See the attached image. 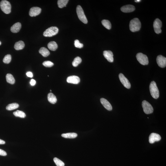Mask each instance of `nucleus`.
<instances>
[{"label":"nucleus","instance_id":"nucleus-1","mask_svg":"<svg viewBox=\"0 0 166 166\" xmlns=\"http://www.w3.org/2000/svg\"><path fill=\"white\" fill-rule=\"evenodd\" d=\"M141 23L137 18L131 20L130 23V30L132 32L139 31L141 28Z\"/></svg>","mask_w":166,"mask_h":166},{"label":"nucleus","instance_id":"nucleus-2","mask_svg":"<svg viewBox=\"0 0 166 166\" xmlns=\"http://www.w3.org/2000/svg\"><path fill=\"white\" fill-rule=\"evenodd\" d=\"M149 90L151 95L155 99H158L159 96V92L155 82H151L149 85Z\"/></svg>","mask_w":166,"mask_h":166},{"label":"nucleus","instance_id":"nucleus-3","mask_svg":"<svg viewBox=\"0 0 166 166\" xmlns=\"http://www.w3.org/2000/svg\"><path fill=\"white\" fill-rule=\"evenodd\" d=\"M0 7L1 10L6 14H9L11 12V5L8 1L3 0L0 3Z\"/></svg>","mask_w":166,"mask_h":166},{"label":"nucleus","instance_id":"nucleus-4","mask_svg":"<svg viewBox=\"0 0 166 166\" xmlns=\"http://www.w3.org/2000/svg\"><path fill=\"white\" fill-rule=\"evenodd\" d=\"M76 12L77 16L81 21L85 24L87 23V19L85 15L84 10L80 5H78L76 8Z\"/></svg>","mask_w":166,"mask_h":166},{"label":"nucleus","instance_id":"nucleus-5","mask_svg":"<svg viewBox=\"0 0 166 166\" xmlns=\"http://www.w3.org/2000/svg\"><path fill=\"white\" fill-rule=\"evenodd\" d=\"M58 29L56 27H51L44 31L43 33L44 36L51 37L56 35L58 32Z\"/></svg>","mask_w":166,"mask_h":166},{"label":"nucleus","instance_id":"nucleus-6","mask_svg":"<svg viewBox=\"0 0 166 166\" xmlns=\"http://www.w3.org/2000/svg\"><path fill=\"white\" fill-rule=\"evenodd\" d=\"M136 57L138 62L142 65H146L148 64V59L146 55L139 53L136 54Z\"/></svg>","mask_w":166,"mask_h":166},{"label":"nucleus","instance_id":"nucleus-7","mask_svg":"<svg viewBox=\"0 0 166 166\" xmlns=\"http://www.w3.org/2000/svg\"><path fill=\"white\" fill-rule=\"evenodd\" d=\"M142 106L144 112L145 114H149L153 113L154 109L150 103L147 101L144 100L142 102Z\"/></svg>","mask_w":166,"mask_h":166},{"label":"nucleus","instance_id":"nucleus-8","mask_svg":"<svg viewBox=\"0 0 166 166\" xmlns=\"http://www.w3.org/2000/svg\"><path fill=\"white\" fill-rule=\"evenodd\" d=\"M162 22L159 18H156L154 20L153 27H154L155 32L157 34H160L162 32L161 29L162 27Z\"/></svg>","mask_w":166,"mask_h":166},{"label":"nucleus","instance_id":"nucleus-9","mask_svg":"<svg viewBox=\"0 0 166 166\" xmlns=\"http://www.w3.org/2000/svg\"><path fill=\"white\" fill-rule=\"evenodd\" d=\"M119 77L121 82L124 86L127 89H130L131 87V84L130 82L123 74L120 73L119 75Z\"/></svg>","mask_w":166,"mask_h":166},{"label":"nucleus","instance_id":"nucleus-10","mask_svg":"<svg viewBox=\"0 0 166 166\" xmlns=\"http://www.w3.org/2000/svg\"><path fill=\"white\" fill-rule=\"evenodd\" d=\"M157 63L160 67L164 68L166 66V58L162 56V55H159L157 57L156 59Z\"/></svg>","mask_w":166,"mask_h":166},{"label":"nucleus","instance_id":"nucleus-11","mask_svg":"<svg viewBox=\"0 0 166 166\" xmlns=\"http://www.w3.org/2000/svg\"><path fill=\"white\" fill-rule=\"evenodd\" d=\"M161 139V136L159 134L155 133H152L149 135V142L150 143L153 144L155 142L160 141Z\"/></svg>","mask_w":166,"mask_h":166},{"label":"nucleus","instance_id":"nucleus-12","mask_svg":"<svg viewBox=\"0 0 166 166\" xmlns=\"http://www.w3.org/2000/svg\"><path fill=\"white\" fill-rule=\"evenodd\" d=\"M41 9L38 7H33L31 8L29 12L30 16H36L39 14L41 12Z\"/></svg>","mask_w":166,"mask_h":166},{"label":"nucleus","instance_id":"nucleus-13","mask_svg":"<svg viewBox=\"0 0 166 166\" xmlns=\"http://www.w3.org/2000/svg\"><path fill=\"white\" fill-rule=\"evenodd\" d=\"M103 55L108 62H112L114 61L113 54L111 51H105L103 52Z\"/></svg>","mask_w":166,"mask_h":166},{"label":"nucleus","instance_id":"nucleus-14","mask_svg":"<svg viewBox=\"0 0 166 166\" xmlns=\"http://www.w3.org/2000/svg\"><path fill=\"white\" fill-rule=\"evenodd\" d=\"M67 82L74 84H77L80 82L79 77L76 76H71L68 77L67 79Z\"/></svg>","mask_w":166,"mask_h":166},{"label":"nucleus","instance_id":"nucleus-15","mask_svg":"<svg viewBox=\"0 0 166 166\" xmlns=\"http://www.w3.org/2000/svg\"><path fill=\"white\" fill-rule=\"evenodd\" d=\"M122 12L124 13H129L133 12L135 10L134 6L127 5L122 7L121 8Z\"/></svg>","mask_w":166,"mask_h":166},{"label":"nucleus","instance_id":"nucleus-16","mask_svg":"<svg viewBox=\"0 0 166 166\" xmlns=\"http://www.w3.org/2000/svg\"><path fill=\"white\" fill-rule=\"evenodd\" d=\"M100 101L101 104L106 110L109 111L112 110V107L111 105L106 99L102 98L100 99Z\"/></svg>","mask_w":166,"mask_h":166},{"label":"nucleus","instance_id":"nucleus-17","mask_svg":"<svg viewBox=\"0 0 166 166\" xmlns=\"http://www.w3.org/2000/svg\"><path fill=\"white\" fill-rule=\"evenodd\" d=\"M21 27V25L18 22L14 24L11 28V31L13 33H17L19 32Z\"/></svg>","mask_w":166,"mask_h":166},{"label":"nucleus","instance_id":"nucleus-18","mask_svg":"<svg viewBox=\"0 0 166 166\" xmlns=\"http://www.w3.org/2000/svg\"><path fill=\"white\" fill-rule=\"evenodd\" d=\"M25 47V44L22 41L16 42L14 44V48L16 50H19L23 49Z\"/></svg>","mask_w":166,"mask_h":166},{"label":"nucleus","instance_id":"nucleus-19","mask_svg":"<svg viewBox=\"0 0 166 166\" xmlns=\"http://www.w3.org/2000/svg\"><path fill=\"white\" fill-rule=\"evenodd\" d=\"M47 99L48 101L52 104H54L57 101V99L56 96L51 93H50L48 94Z\"/></svg>","mask_w":166,"mask_h":166},{"label":"nucleus","instance_id":"nucleus-20","mask_svg":"<svg viewBox=\"0 0 166 166\" xmlns=\"http://www.w3.org/2000/svg\"><path fill=\"white\" fill-rule=\"evenodd\" d=\"M39 52L42 56L46 57L49 56L50 54L49 51L45 47H42L39 51Z\"/></svg>","mask_w":166,"mask_h":166},{"label":"nucleus","instance_id":"nucleus-21","mask_svg":"<svg viewBox=\"0 0 166 166\" xmlns=\"http://www.w3.org/2000/svg\"><path fill=\"white\" fill-rule=\"evenodd\" d=\"M48 48L51 51H55L58 48V45L55 41H51L49 42L48 44Z\"/></svg>","mask_w":166,"mask_h":166},{"label":"nucleus","instance_id":"nucleus-22","mask_svg":"<svg viewBox=\"0 0 166 166\" xmlns=\"http://www.w3.org/2000/svg\"><path fill=\"white\" fill-rule=\"evenodd\" d=\"M7 82L11 84H13L15 82V80L13 76L10 74H8L6 75Z\"/></svg>","mask_w":166,"mask_h":166},{"label":"nucleus","instance_id":"nucleus-23","mask_svg":"<svg viewBox=\"0 0 166 166\" xmlns=\"http://www.w3.org/2000/svg\"><path fill=\"white\" fill-rule=\"evenodd\" d=\"M77 136L76 133H68L62 134V137L67 138H76Z\"/></svg>","mask_w":166,"mask_h":166},{"label":"nucleus","instance_id":"nucleus-24","mask_svg":"<svg viewBox=\"0 0 166 166\" xmlns=\"http://www.w3.org/2000/svg\"><path fill=\"white\" fill-rule=\"evenodd\" d=\"M19 106V105L18 103H14L8 104L7 106L6 109L8 110H12L18 108Z\"/></svg>","mask_w":166,"mask_h":166},{"label":"nucleus","instance_id":"nucleus-25","mask_svg":"<svg viewBox=\"0 0 166 166\" xmlns=\"http://www.w3.org/2000/svg\"><path fill=\"white\" fill-rule=\"evenodd\" d=\"M14 115L16 117H19L23 118L26 117L25 114L23 111L19 110H17L16 111L13 112Z\"/></svg>","mask_w":166,"mask_h":166},{"label":"nucleus","instance_id":"nucleus-26","mask_svg":"<svg viewBox=\"0 0 166 166\" xmlns=\"http://www.w3.org/2000/svg\"><path fill=\"white\" fill-rule=\"evenodd\" d=\"M102 25L107 29L110 30L111 28V25L110 22L107 20H103L101 21Z\"/></svg>","mask_w":166,"mask_h":166},{"label":"nucleus","instance_id":"nucleus-27","mask_svg":"<svg viewBox=\"0 0 166 166\" xmlns=\"http://www.w3.org/2000/svg\"><path fill=\"white\" fill-rule=\"evenodd\" d=\"M69 1L68 0H58V7L60 8L66 7Z\"/></svg>","mask_w":166,"mask_h":166},{"label":"nucleus","instance_id":"nucleus-28","mask_svg":"<svg viewBox=\"0 0 166 166\" xmlns=\"http://www.w3.org/2000/svg\"><path fill=\"white\" fill-rule=\"evenodd\" d=\"M82 59L79 57L75 58L72 62V65L74 67H76L82 62Z\"/></svg>","mask_w":166,"mask_h":166},{"label":"nucleus","instance_id":"nucleus-29","mask_svg":"<svg viewBox=\"0 0 166 166\" xmlns=\"http://www.w3.org/2000/svg\"><path fill=\"white\" fill-rule=\"evenodd\" d=\"M12 57L10 55L8 54L5 55L3 60V62L6 64H8L11 62Z\"/></svg>","mask_w":166,"mask_h":166},{"label":"nucleus","instance_id":"nucleus-30","mask_svg":"<svg viewBox=\"0 0 166 166\" xmlns=\"http://www.w3.org/2000/svg\"><path fill=\"white\" fill-rule=\"evenodd\" d=\"M53 161L57 166H64V162L56 158H53Z\"/></svg>","mask_w":166,"mask_h":166},{"label":"nucleus","instance_id":"nucleus-31","mask_svg":"<svg viewBox=\"0 0 166 166\" xmlns=\"http://www.w3.org/2000/svg\"><path fill=\"white\" fill-rule=\"evenodd\" d=\"M43 65L45 66V67H52L53 66V64L52 62H51L50 61H44L42 63Z\"/></svg>","mask_w":166,"mask_h":166},{"label":"nucleus","instance_id":"nucleus-32","mask_svg":"<svg viewBox=\"0 0 166 166\" xmlns=\"http://www.w3.org/2000/svg\"><path fill=\"white\" fill-rule=\"evenodd\" d=\"M74 45L75 47L79 48H81L84 47V45L82 43H80L78 40H75Z\"/></svg>","mask_w":166,"mask_h":166},{"label":"nucleus","instance_id":"nucleus-33","mask_svg":"<svg viewBox=\"0 0 166 166\" xmlns=\"http://www.w3.org/2000/svg\"><path fill=\"white\" fill-rule=\"evenodd\" d=\"M7 155V153L5 151L0 149V155L6 156Z\"/></svg>","mask_w":166,"mask_h":166},{"label":"nucleus","instance_id":"nucleus-34","mask_svg":"<svg viewBox=\"0 0 166 166\" xmlns=\"http://www.w3.org/2000/svg\"><path fill=\"white\" fill-rule=\"evenodd\" d=\"M28 77H33V74L31 72H28L26 73Z\"/></svg>","mask_w":166,"mask_h":166},{"label":"nucleus","instance_id":"nucleus-35","mask_svg":"<svg viewBox=\"0 0 166 166\" xmlns=\"http://www.w3.org/2000/svg\"><path fill=\"white\" fill-rule=\"evenodd\" d=\"M30 84L31 86H34L36 84V81L34 79H31L30 82Z\"/></svg>","mask_w":166,"mask_h":166},{"label":"nucleus","instance_id":"nucleus-36","mask_svg":"<svg viewBox=\"0 0 166 166\" xmlns=\"http://www.w3.org/2000/svg\"><path fill=\"white\" fill-rule=\"evenodd\" d=\"M5 143V142L3 140L0 139V145L4 144Z\"/></svg>","mask_w":166,"mask_h":166},{"label":"nucleus","instance_id":"nucleus-37","mask_svg":"<svg viewBox=\"0 0 166 166\" xmlns=\"http://www.w3.org/2000/svg\"><path fill=\"white\" fill-rule=\"evenodd\" d=\"M141 1V0H137V1H135L136 2H137V3L139 2H140Z\"/></svg>","mask_w":166,"mask_h":166},{"label":"nucleus","instance_id":"nucleus-38","mask_svg":"<svg viewBox=\"0 0 166 166\" xmlns=\"http://www.w3.org/2000/svg\"><path fill=\"white\" fill-rule=\"evenodd\" d=\"M1 41H0V45H1Z\"/></svg>","mask_w":166,"mask_h":166},{"label":"nucleus","instance_id":"nucleus-39","mask_svg":"<svg viewBox=\"0 0 166 166\" xmlns=\"http://www.w3.org/2000/svg\"><path fill=\"white\" fill-rule=\"evenodd\" d=\"M50 91H51V90H50Z\"/></svg>","mask_w":166,"mask_h":166}]
</instances>
